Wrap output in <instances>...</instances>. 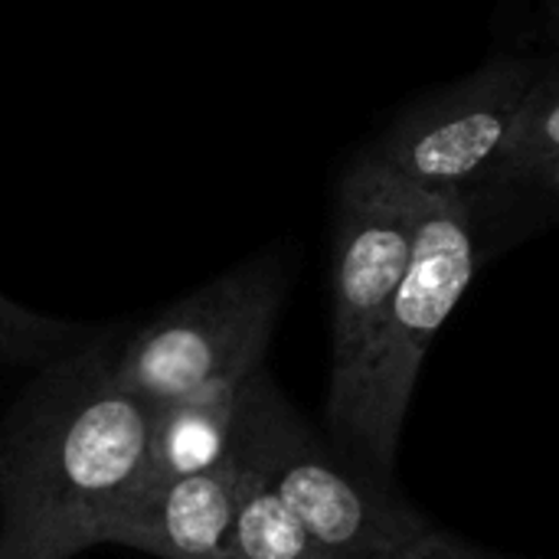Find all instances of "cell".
I'll list each match as a JSON object with an SVG mask.
<instances>
[{"label": "cell", "mask_w": 559, "mask_h": 559, "mask_svg": "<svg viewBox=\"0 0 559 559\" xmlns=\"http://www.w3.org/2000/svg\"><path fill=\"white\" fill-rule=\"evenodd\" d=\"M249 459V455H246ZM252 465V459H249ZM219 559H334L275 498L252 465L233 534Z\"/></svg>", "instance_id": "9c48e42d"}, {"label": "cell", "mask_w": 559, "mask_h": 559, "mask_svg": "<svg viewBox=\"0 0 559 559\" xmlns=\"http://www.w3.org/2000/svg\"><path fill=\"white\" fill-rule=\"evenodd\" d=\"M419 190L370 151L337 190L331 252V386L347 380L373 341L413 255Z\"/></svg>", "instance_id": "8992f818"}, {"label": "cell", "mask_w": 559, "mask_h": 559, "mask_svg": "<svg viewBox=\"0 0 559 559\" xmlns=\"http://www.w3.org/2000/svg\"><path fill=\"white\" fill-rule=\"evenodd\" d=\"M547 157H559V56L550 66H540L537 82L518 115L504 164L498 170L524 167Z\"/></svg>", "instance_id": "7c38bea8"}, {"label": "cell", "mask_w": 559, "mask_h": 559, "mask_svg": "<svg viewBox=\"0 0 559 559\" xmlns=\"http://www.w3.org/2000/svg\"><path fill=\"white\" fill-rule=\"evenodd\" d=\"M544 10H547V16H550L554 33L559 36V0H544Z\"/></svg>", "instance_id": "5bb4252c"}, {"label": "cell", "mask_w": 559, "mask_h": 559, "mask_svg": "<svg viewBox=\"0 0 559 559\" xmlns=\"http://www.w3.org/2000/svg\"><path fill=\"white\" fill-rule=\"evenodd\" d=\"M478 269V223L465 193L419 190L416 239L406 275L360 364L328 390L331 432L393 468L403 423L426 354L465 298Z\"/></svg>", "instance_id": "7a4b0ae2"}, {"label": "cell", "mask_w": 559, "mask_h": 559, "mask_svg": "<svg viewBox=\"0 0 559 559\" xmlns=\"http://www.w3.org/2000/svg\"><path fill=\"white\" fill-rule=\"evenodd\" d=\"M246 452L229 442L219 465L177 478L111 514L98 544H118L157 559H219L249 481Z\"/></svg>", "instance_id": "52a82bcc"}, {"label": "cell", "mask_w": 559, "mask_h": 559, "mask_svg": "<svg viewBox=\"0 0 559 559\" xmlns=\"http://www.w3.org/2000/svg\"><path fill=\"white\" fill-rule=\"evenodd\" d=\"M233 442L252 459L288 514L334 559H383L429 531L423 514L331 455L265 370L242 400Z\"/></svg>", "instance_id": "3957f363"}, {"label": "cell", "mask_w": 559, "mask_h": 559, "mask_svg": "<svg viewBox=\"0 0 559 559\" xmlns=\"http://www.w3.org/2000/svg\"><path fill=\"white\" fill-rule=\"evenodd\" d=\"M102 331L92 324H75L62 318L39 314L0 295V364H16L39 370L85 344H92Z\"/></svg>", "instance_id": "30bf717a"}, {"label": "cell", "mask_w": 559, "mask_h": 559, "mask_svg": "<svg viewBox=\"0 0 559 559\" xmlns=\"http://www.w3.org/2000/svg\"><path fill=\"white\" fill-rule=\"evenodd\" d=\"M537 72L531 59L495 56L403 108L370 154L416 190L472 193L504 164Z\"/></svg>", "instance_id": "5b68a950"}, {"label": "cell", "mask_w": 559, "mask_h": 559, "mask_svg": "<svg viewBox=\"0 0 559 559\" xmlns=\"http://www.w3.org/2000/svg\"><path fill=\"white\" fill-rule=\"evenodd\" d=\"M472 206L491 203L501 216H518L527 223L559 219V157L534 160L524 167L498 170L478 190L465 193Z\"/></svg>", "instance_id": "8fae6325"}, {"label": "cell", "mask_w": 559, "mask_h": 559, "mask_svg": "<svg viewBox=\"0 0 559 559\" xmlns=\"http://www.w3.org/2000/svg\"><path fill=\"white\" fill-rule=\"evenodd\" d=\"M288 292L278 255H255L164 308L118 354L111 380L151 413L236 360L265 357Z\"/></svg>", "instance_id": "277c9868"}, {"label": "cell", "mask_w": 559, "mask_h": 559, "mask_svg": "<svg viewBox=\"0 0 559 559\" xmlns=\"http://www.w3.org/2000/svg\"><path fill=\"white\" fill-rule=\"evenodd\" d=\"M262 370H265V357L236 360L226 370H219L216 377L193 386L190 393L154 409L147 459H144V468L121 508L134 504L138 498H144L177 478H187V475L219 465L229 452L242 400Z\"/></svg>", "instance_id": "ba28073f"}, {"label": "cell", "mask_w": 559, "mask_h": 559, "mask_svg": "<svg viewBox=\"0 0 559 559\" xmlns=\"http://www.w3.org/2000/svg\"><path fill=\"white\" fill-rule=\"evenodd\" d=\"M383 559H501V557H491V554H485V550H475V547H468V544H462V540H455V537H449V534H442V531L429 527V531H423L416 540L403 544L400 550L386 554Z\"/></svg>", "instance_id": "4fadbf2b"}, {"label": "cell", "mask_w": 559, "mask_h": 559, "mask_svg": "<svg viewBox=\"0 0 559 559\" xmlns=\"http://www.w3.org/2000/svg\"><path fill=\"white\" fill-rule=\"evenodd\" d=\"M92 344L33 370L0 419V559H72L131 495L154 413L111 380Z\"/></svg>", "instance_id": "6da1fadb"}]
</instances>
